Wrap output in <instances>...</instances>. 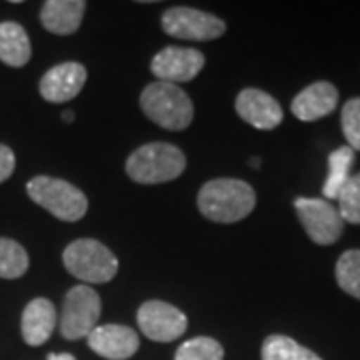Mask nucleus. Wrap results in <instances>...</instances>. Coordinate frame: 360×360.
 <instances>
[{
  "mask_svg": "<svg viewBox=\"0 0 360 360\" xmlns=\"http://www.w3.org/2000/svg\"><path fill=\"white\" fill-rule=\"evenodd\" d=\"M136 321L142 335L155 342H172L184 335L188 326L186 314L165 300L144 302L136 312Z\"/></svg>",
  "mask_w": 360,
  "mask_h": 360,
  "instance_id": "1a4fd4ad",
  "label": "nucleus"
},
{
  "mask_svg": "<svg viewBox=\"0 0 360 360\" xmlns=\"http://www.w3.org/2000/svg\"><path fill=\"white\" fill-rule=\"evenodd\" d=\"M86 338L90 350L106 360H129L141 348V338L136 330L124 324L96 326Z\"/></svg>",
  "mask_w": 360,
  "mask_h": 360,
  "instance_id": "9b49d317",
  "label": "nucleus"
},
{
  "mask_svg": "<svg viewBox=\"0 0 360 360\" xmlns=\"http://www.w3.org/2000/svg\"><path fill=\"white\" fill-rule=\"evenodd\" d=\"M101 296L92 290L89 284L72 286L65 296L63 312H60V335L66 340H78L86 336L98 326L101 319Z\"/></svg>",
  "mask_w": 360,
  "mask_h": 360,
  "instance_id": "423d86ee",
  "label": "nucleus"
},
{
  "mask_svg": "<svg viewBox=\"0 0 360 360\" xmlns=\"http://www.w3.org/2000/svg\"><path fill=\"white\" fill-rule=\"evenodd\" d=\"M28 196L65 222H77L89 210V198L75 184L52 176H34L26 184Z\"/></svg>",
  "mask_w": 360,
  "mask_h": 360,
  "instance_id": "20e7f679",
  "label": "nucleus"
},
{
  "mask_svg": "<svg viewBox=\"0 0 360 360\" xmlns=\"http://www.w3.org/2000/svg\"><path fill=\"white\" fill-rule=\"evenodd\" d=\"M63 118H65V122H72V120H75V112H72V110H65V112H63Z\"/></svg>",
  "mask_w": 360,
  "mask_h": 360,
  "instance_id": "bb28decb",
  "label": "nucleus"
},
{
  "mask_svg": "<svg viewBox=\"0 0 360 360\" xmlns=\"http://www.w3.org/2000/svg\"><path fill=\"white\" fill-rule=\"evenodd\" d=\"M205 68V54L184 46H167L156 54L150 63V70L160 82L176 84L188 82L198 77Z\"/></svg>",
  "mask_w": 360,
  "mask_h": 360,
  "instance_id": "9d476101",
  "label": "nucleus"
},
{
  "mask_svg": "<svg viewBox=\"0 0 360 360\" xmlns=\"http://www.w3.org/2000/svg\"><path fill=\"white\" fill-rule=\"evenodd\" d=\"M338 104V90L330 82H314L300 90L290 104L292 115L302 122H314L324 116L333 115Z\"/></svg>",
  "mask_w": 360,
  "mask_h": 360,
  "instance_id": "4468645a",
  "label": "nucleus"
},
{
  "mask_svg": "<svg viewBox=\"0 0 360 360\" xmlns=\"http://www.w3.org/2000/svg\"><path fill=\"white\" fill-rule=\"evenodd\" d=\"M66 270L78 281L90 284L110 283L118 270V260L103 243L94 238H78L63 252Z\"/></svg>",
  "mask_w": 360,
  "mask_h": 360,
  "instance_id": "39448f33",
  "label": "nucleus"
},
{
  "mask_svg": "<svg viewBox=\"0 0 360 360\" xmlns=\"http://www.w3.org/2000/svg\"><path fill=\"white\" fill-rule=\"evenodd\" d=\"M236 112L246 124L258 130H272L283 122V108L274 96L258 89H245L236 96Z\"/></svg>",
  "mask_w": 360,
  "mask_h": 360,
  "instance_id": "f8f14e48",
  "label": "nucleus"
},
{
  "mask_svg": "<svg viewBox=\"0 0 360 360\" xmlns=\"http://www.w3.org/2000/svg\"><path fill=\"white\" fill-rule=\"evenodd\" d=\"M296 214L314 245H335L345 232V220L338 208L324 198H296Z\"/></svg>",
  "mask_w": 360,
  "mask_h": 360,
  "instance_id": "0eeeda50",
  "label": "nucleus"
},
{
  "mask_svg": "<svg viewBox=\"0 0 360 360\" xmlns=\"http://www.w3.org/2000/svg\"><path fill=\"white\" fill-rule=\"evenodd\" d=\"M14 167H16L14 153L8 146L0 144V182H4V180H8L13 176Z\"/></svg>",
  "mask_w": 360,
  "mask_h": 360,
  "instance_id": "393cba45",
  "label": "nucleus"
},
{
  "mask_svg": "<svg viewBox=\"0 0 360 360\" xmlns=\"http://www.w3.org/2000/svg\"><path fill=\"white\" fill-rule=\"evenodd\" d=\"M56 328V309L49 298H34L22 312L20 330L28 347L44 345Z\"/></svg>",
  "mask_w": 360,
  "mask_h": 360,
  "instance_id": "2eb2a0df",
  "label": "nucleus"
},
{
  "mask_svg": "<svg viewBox=\"0 0 360 360\" xmlns=\"http://www.w3.org/2000/svg\"><path fill=\"white\" fill-rule=\"evenodd\" d=\"M336 283L348 296L360 300V248L342 252L336 262Z\"/></svg>",
  "mask_w": 360,
  "mask_h": 360,
  "instance_id": "aec40b11",
  "label": "nucleus"
},
{
  "mask_svg": "<svg viewBox=\"0 0 360 360\" xmlns=\"http://www.w3.org/2000/svg\"><path fill=\"white\" fill-rule=\"evenodd\" d=\"M46 360H77L72 354H66V352H63V354H49V359Z\"/></svg>",
  "mask_w": 360,
  "mask_h": 360,
  "instance_id": "a878e982",
  "label": "nucleus"
},
{
  "mask_svg": "<svg viewBox=\"0 0 360 360\" xmlns=\"http://www.w3.org/2000/svg\"><path fill=\"white\" fill-rule=\"evenodd\" d=\"M186 168V156L168 142H150L136 148L127 160V172L139 184H160L179 179Z\"/></svg>",
  "mask_w": 360,
  "mask_h": 360,
  "instance_id": "7ed1b4c3",
  "label": "nucleus"
},
{
  "mask_svg": "<svg viewBox=\"0 0 360 360\" xmlns=\"http://www.w3.org/2000/svg\"><path fill=\"white\" fill-rule=\"evenodd\" d=\"M340 124L347 136L348 146L360 153V98H350L340 112Z\"/></svg>",
  "mask_w": 360,
  "mask_h": 360,
  "instance_id": "b1692460",
  "label": "nucleus"
},
{
  "mask_svg": "<svg viewBox=\"0 0 360 360\" xmlns=\"http://www.w3.org/2000/svg\"><path fill=\"white\" fill-rule=\"evenodd\" d=\"M86 82V68L80 63L52 66L39 84L40 96L52 104H63L78 96Z\"/></svg>",
  "mask_w": 360,
  "mask_h": 360,
  "instance_id": "ddd939ff",
  "label": "nucleus"
},
{
  "mask_svg": "<svg viewBox=\"0 0 360 360\" xmlns=\"http://www.w3.org/2000/svg\"><path fill=\"white\" fill-rule=\"evenodd\" d=\"M336 200L342 220L350 224H360V172L350 176Z\"/></svg>",
  "mask_w": 360,
  "mask_h": 360,
  "instance_id": "5701e85b",
  "label": "nucleus"
},
{
  "mask_svg": "<svg viewBox=\"0 0 360 360\" xmlns=\"http://www.w3.org/2000/svg\"><path fill=\"white\" fill-rule=\"evenodd\" d=\"M354 150L350 146H340L330 153L328 156V176L324 180V186H322V194H324V200H336L340 191L345 188L348 180H350V168L354 165Z\"/></svg>",
  "mask_w": 360,
  "mask_h": 360,
  "instance_id": "a211bd4d",
  "label": "nucleus"
},
{
  "mask_svg": "<svg viewBox=\"0 0 360 360\" xmlns=\"http://www.w3.org/2000/svg\"><path fill=\"white\" fill-rule=\"evenodd\" d=\"M250 165H252V167H255V168H258V165H260V160H258V158H252V160H250Z\"/></svg>",
  "mask_w": 360,
  "mask_h": 360,
  "instance_id": "cd10ccee",
  "label": "nucleus"
},
{
  "mask_svg": "<svg viewBox=\"0 0 360 360\" xmlns=\"http://www.w3.org/2000/svg\"><path fill=\"white\" fill-rule=\"evenodd\" d=\"M84 11L86 2L82 0H49L42 4L40 22L52 34H75L80 28Z\"/></svg>",
  "mask_w": 360,
  "mask_h": 360,
  "instance_id": "dca6fc26",
  "label": "nucleus"
},
{
  "mask_svg": "<svg viewBox=\"0 0 360 360\" xmlns=\"http://www.w3.org/2000/svg\"><path fill=\"white\" fill-rule=\"evenodd\" d=\"M32 46L28 34L18 22H0V60L4 65L20 68L28 65Z\"/></svg>",
  "mask_w": 360,
  "mask_h": 360,
  "instance_id": "f3484780",
  "label": "nucleus"
},
{
  "mask_svg": "<svg viewBox=\"0 0 360 360\" xmlns=\"http://www.w3.org/2000/svg\"><path fill=\"white\" fill-rule=\"evenodd\" d=\"M262 360H322L316 352L298 345L290 336L270 335L262 342Z\"/></svg>",
  "mask_w": 360,
  "mask_h": 360,
  "instance_id": "6ab92c4d",
  "label": "nucleus"
},
{
  "mask_svg": "<svg viewBox=\"0 0 360 360\" xmlns=\"http://www.w3.org/2000/svg\"><path fill=\"white\" fill-rule=\"evenodd\" d=\"M162 30L182 40H214L224 34L226 25L214 14L191 6H174L162 14Z\"/></svg>",
  "mask_w": 360,
  "mask_h": 360,
  "instance_id": "6e6552de",
  "label": "nucleus"
},
{
  "mask_svg": "<svg viewBox=\"0 0 360 360\" xmlns=\"http://www.w3.org/2000/svg\"><path fill=\"white\" fill-rule=\"evenodd\" d=\"M142 112L155 124L167 130H184L191 127L194 116V106L191 96L184 90L156 80L142 90L141 94Z\"/></svg>",
  "mask_w": 360,
  "mask_h": 360,
  "instance_id": "f03ea898",
  "label": "nucleus"
},
{
  "mask_svg": "<svg viewBox=\"0 0 360 360\" xmlns=\"http://www.w3.org/2000/svg\"><path fill=\"white\" fill-rule=\"evenodd\" d=\"M28 270V255L13 238H0V278L14 281Z\"/></svg>",
  "mask_w": 360,
  "mask_h": 360,
  "instance_id": "412c9836",
  "label": "nucleus"
},
{
  "mask_svg": "<svg viewBox=\"0 0 360 360\" xmlns=\"http://www.w3.org/2000/svg\"><path fill=\"white\" fill-rule=\"evenodd\" d=\"M257 206L250 184L238 179L208 180L198 193V208L212 222L231 224L246 219Z\"/></svg>",
  "mask_w": 360,
  "mask_h": 360,
  "instance_id": "f257e3e1",
  "label": "nucleus"
},
{
  "mask_svg": "<svg viewBox=\"0 0 360 360\" xmlns=\"http://www.w3.org/2000/svg\"><path fill=\"white\" fill-rule=\"evenodd\" d=\"M224 359V348L219 340L208 338V336H196L180 345L174 360H222Z\"/></svg>",
  "mask_w": 360,
  "mask_h": 360,
  "instance_id": "4be33fe9",
  "label": "nucleus"
}]
</instances>
